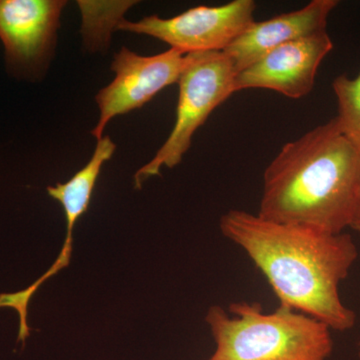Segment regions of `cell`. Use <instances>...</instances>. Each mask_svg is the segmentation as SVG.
I'll return each mask as SVG.
<instances>
[{"label": "cell", "mask_w": 360, "mask_h": 360, "mask_svg": "<svg viewBox=\"0 0 360 360\" xmlns=\"http://www.w3.org/2000/svg\"><path fill=\"white\" fill-rule=\"evenodd\" d=\"M219 229L262 272L281 307L314 317L331 330L354 328L356 314L340 292L359 258L349 233L278 224L239 210L225 212Z\"/></svg>", "instance_id": "1"}, {"label": "cell", "mask_w": 360, "mask_h": 360, "mask_svg": "<svg viewBox=\"0 0 360 360\" xmlns=\"http://www.w3.org/2000/svg\"><path fill=\"white\" fill-rule=\"evenodd\" d=\"M360 200V153L335 117L288 142L265 168L262 219L328 233L350 229Z\"/></svg>", "instance_id": "2"}, {"label": "cell", "mask_w": 360, "mask_h": 360, "mask_svg": "<svg viewBox=\"0 0 360 360\" xmlns=\"http://www.w3.org/2000/svg\"><path fill=\"white\" fill-rule=\"evenodd\" d=\"M205 321L215 342L207 360H328L333 352L328 326L281 305L271 314L258 302L213 305Z\"/></svg>", "instance_id": "3"}, {"label": "cell", "mask_w": 360, "mask_h": 360, "mask_svg": "<svg viewBox=\"0 0 360 360\" xmlns=\"http://www.w3.org/2000/svg\"><path fill=\"white\" fill-rule=\"evenodd\" d=\"M236 73L231 59L222 51L188 54V63L179 80V96L174 129L150 162L134 175L136 188L161 167H175L191 146L196 130L212 111L234 92Z\"/></svg>", "instance_id": "4"}, {"label": "cell", "mask_w": 360, "mask_h": 360, "mask_svg": "<svg viewBox=\"0 0 360 360\" xmlns=\"http://www.w3.org/2000/svg\"><path fill=\"white\" fill-rule=\"evenodd\" d=\"M255 9L253 0H233L195 6L170 18L151 15L135 22L122 18L115 30L155 37L184 54L224 51L255 22Z\"/></svg>", "instance_id": "5"}, {"label": "cell", "mask_w": 360, "mask_h": 360, "mask_svg": "<svg viewBox=\"0 0 360 360\" xmlns=\"http://www.w3.org/2000/svg\"><path fill=\"white\" fill-rule=\"evenodd\" d=\"M63 0H0V39L6 68L15 77L39 79L58 40Z\"/></svg>", "instance_id": "6"}, {"label": "cell", "mask_w": 360, "mask_h": 360, "mask_svg": "<svg viewBox=\"0 0 360 360\" xmlns=\"http://www.w3.org/2000/svg\"><path fill=\"white\" fill-rule=\"evenodd\" d=\"M188 63V54L169 49L153 56H141L122 47L116 52L111 70L115 79L96 94L99 120L91 134L98 141L106 125L115 116L139 110L160 94L179 82Z\"/></svg>", "instance_id": "7"}, {"label": "cell", "mask_w": 360, "mask_h": 360, "mask_svg": "<svg viewBox=\"0 0 360 360\" xmlns=\"http://www.w3.org/2000/svg\"><path fill=\"white\" fill-rule=\"evenodd\" d=\"M333 49L328 32L288 42L238 72L234 92L269 89L290 98H302L314 89L319 65Z\"/></svg>", "instance_id": "8"}, {"label": "cell", "mask_w": 360, "mask_h": 360, "mask_svg": "<svg viewBox=\"0 0 360 360\" xmlns=\"http://www.w3.org/2000/svg\"><path fill=\"white\" fill-rule=\"evenodd\" d=\"M338 0H312L302 8L252 23L224 52L236 75L258 59L293 40L326 32Z\"/></svg>", "instance_id": "9"}, {"label": "cell", "mask_w": 360, "mask_h": 360, "mask_svg": "<svg viewBox=\"0 0 360 360\" xmlns=\"http://www.w3.org/2000/svg\"><path fill=\"white\" fill-rule=\"evenodd\" d=\"M116 146L110 136H103L97 141L94 155L87 165L78 170L68 181L47 187V193L53 200L60 202L66 219V238L65 245L51 271L56 274L68 266L72 252V232L75 222L89 210L92 191L101 174L104 162L115 155Z\"/></svg>", "instance_id": "10"}, {"label": "cell", "mask_w": 360, "mask_h": 360, "mask_svg": "<svg viewBox=\"0 0 360 360\" xmlns=\"http://www.w3.org/2000/svg\"><path fill=\"white\" fill-rule=\"evenodd\" d=\"M338 103L336 122L341 134L360 153V71L356 77L341 75L333 82Z\"/></svg>", "instance_id": "11"}, {"label": "cell", "mask_w": 360, "mask_h": 360, "mask_svg": "<svg viewBox=\"0 0 360 360\" xmlns=\"http://www.w3.org/2000/svg\"><path fill=\"white\" fill-rule=\"evenodd\" d=\"M350 229H354V231L357 232L360 236V200L356 214H355L354 222H352V227H350Z\"/></svg>", "instance_id": "12"}, {"label": "cell", "mask_w": 360, "mask_h": 360, "mask_svg": "<svg viewBox=\"0 0 360 360\" xmlns=\"http://www.w3.org/2000/svg\"><path fill=\"white\" fill-rule=\"evenodd\" d=\"M357 347H359V349H357V355H359V357L360 359V341H359V345H357Z\"/></svg>", "instance_id": "13"}]
</instances>
